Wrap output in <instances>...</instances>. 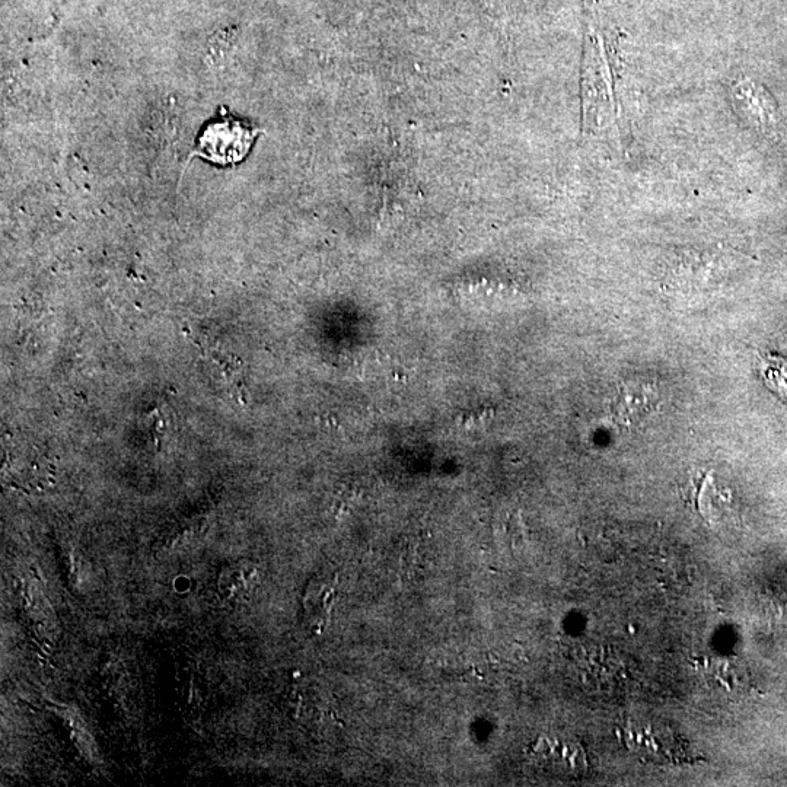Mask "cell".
<instances>
[{"mask_svg":"<svg viewBox=\"0 0 787 787\" xmlns=\"http://www.w3.org/2000/svg\"><path fill=\"white\" fill-rule=\"evenodd\" d=\"M263 130L247 121L225 114L221 120L210 121L197 137L196 151L191 156H203L218 165H235L253 148L254 140Z\"/></svg>","mask_w":787,"mask_h":787,"instance_id":"cell-1","label":"cell"},{"mask_svg":"<svg viewBox=\"0 0 787 787\" xmlns=\"http://www.w3.org/2000/svg\"><path fill=\"white\" fill-rule=\"evenodd\" d=\"M736 88H738L736 89V101L745 111V117L748 120L754 121L757 126L761 127H769L774 124L776 108H774L770 95L763 88L748 81Z\"/></svg>","mask_w":787,"mask_h":787,"instance_id":"cell-2","label":"cell"},{"mask_svg":"<svg viewBox=\"0 0 787 787\" xmlns=\"http://www.w3.org/2000/svg\"><path fill=\"white\" fill-rule=\"evenodd\" d=\"M697 506L700 514L709 522H716L722 519L723 515V496L713 486V480L707 477L703 481L702 490L697 497Z\"/></svg>","mask_w":787,"mask_h":787,"instance_id":"cell-3","label":"cell"},{"mask_svg":"<svg viewBox=\"0 0 787 787\" xmlns=\"http://www.w3.org/2000/svg\"><path fill=\"white\" fill-rule=\"evenodd\" d=\"M763 375L767 384L787 400V360L767 356L763 359Z\"/></svg>","mask_w":787,"mask_h":787,"instance_id":"cell-4","label":"cell"}]
</instances>
